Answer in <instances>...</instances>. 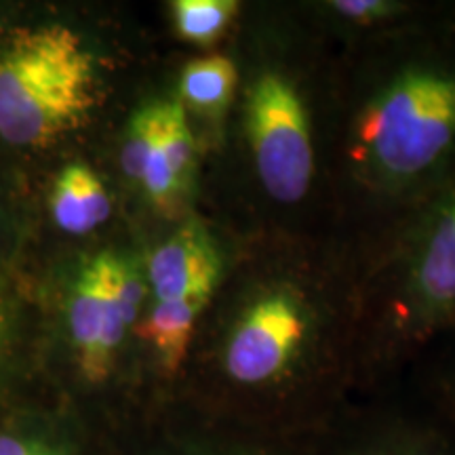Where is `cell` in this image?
I'll return each instance as SVG.
<instances>
[{
    "label": "cell",
    "instance_id": "52a82bcc",
    "mask_svg": "<svg viewBox=\"0 0 455 455\" xmlns=\"http://www.w3.org/2000/svg\"><path fill=\"white\" fill-rule=\"evenodd\" d=\"M112 203L106 186L87 164L74 163L61 171L51 192V215L68 235L83 236L110 218Z\"/></svg>",
    "mask_w": 455,
    "mask_h": 455
},
{
    "label": "cell",
    "instance_id": "8fae6325",
    "mask_svg": "<svg viewBox=\"0 0 455 455\" xmlns=\"http://www.w3.org/2000/svg\"><path fill=\"white\" fill-rule=\"evenodd\" d=\"M158 155L167 167L171 180L184 196L195 178L196 144L188 127L186 110L180 101H164L161 135H158Z\"/></svg>",
    "mask_w": 455,
    "mask_h": 455
},
{
    "label": "cell",
    "instance_id": "ba28073f",
    "mask_svg": "<svg viewBox=\"0 0 455 455\" xmlns=\"http://www.w3.org/2000/svg\"><path fill=\"white\" fill-rule=\"evenodd\" d=\"M209 299L156 301L141 323L138 333L152 346L158 365L167 378H175L184 367L195 325Z\"/></svg>",
    "mask_w": 455,
    "mask_h": 455
},
{
    "label": "cell",
    "instance_id": "5b68a950",
    "mask_svg": "<svg viewBox=\"0 0 455 455\" xmlns=\"http://www.w3.org/2000/svg\"><path fill=\"white\" fill-rule=\"evenodd\" d=\"M110 253H100L83 266L70 298V338L78 371L89 386L112 378L116 355L133 318L112 287Z\"/></svg>",
    "mask_w": 455,
    "mask_h": 455
},
{
    "label": "cell",
    "instance_id": "2e32d148",
    "mask_svg": "<svg viewBox=\"0 0 455 455\" xmlns=\"http://www.w3.org/2000/svg\"><path fill=\"white\" fill-rule=\"evenodd\" d=\"M436 395H439L443 418L447 419L449 424L455 426V356L453 361L445 365L439 379H436Z\"/></svg>",
    "mask_w": 455,
    "mask_h": 455
},
{
    "label": "cell",
    "instance_id": "e0dca14e",
    "mask_svg": "<svg viewBox=\"0 0 455 455\" xmlns=\"http://www.w3.org/2000/svg\"><path fill=\"white\" fill-rule=\"evenodd\" d=\"M0 455H57L43 443H32L20 436L0 435Z\"/></svg>",
    "mask_w": 455,
    "mask_h": 455
},
{
    "label": "cell",
    "instance_id": "277c9868",
    "mask_svg": "<svg viewBox=\"0 0 455 455\" xmlns=\"http://www.w3.org/2000/svg\"><path fill=\"white\" fill-rule=\"evenodd\" d=\"M247 131L255 169L272 198L298 203L315 173L308 116L293 84L264 74L249 91Z\"/></svg>",
    "mask_w": 455,
    "mask_h": 455
},
{
    "label": "cell",
    "instance_id": "9a60e30c",
    "mask_svg": "<svg viewBox=\"0 0 455 455\" xmlns=\"http://www.w3.org/2000/svg\"><path fill=\"white\" fill-rule=\"evenodd\" d=\"M338 13L350 17V20L371 21L378 17H384L390 13V4L382 3V0H344V3H333Z\"/></svg>",
    "mask_w": 455,
    "mask_h": 455
},
{
    "label": "cell",
    "instance_id": "9c48e42d",
    "mask_svg": "<svg viewBox=\"0 0 455 455\" xmlns=\"http://www.w3.org/2000/svg\"><path fill=\"white\" fill-rule=\"evenodd\" d=\"M339 455H455V426H396L363 436Z\"/></svg>",
    "mask_w": 455,
    "mask_h": 455
},
{
    "label": "cell",
    "instance_id": "ac0fdd59",
    "mask_svg": "<svg viewBox=\"0 0 455 455\" xmlns=\"http://www.w3.org/2000/svg\"><path fill=\"white\" fill-rule=\"evenodd\" d=\"M7 338H9V310H7V304H4V298L0 295V355H3Z\"/></svg>",
    "mask_w": 455,
    "mask_h": 455
},
{
    "label": "cell",
    "instance_id": "4fadbf2b",
    "mask_svg": "<svg viewBox=\"0 0 455 455\" xmlns=\"http://www.w3.org/2000/svg\"><path fill=\"white\" fill-rule=\"evenodd\" d=\"M164 101H152L133 114L131 118L127 135L123 141L121 164L129 180L141 181L146 164L150 161L152 150H155L158 133H161Z\"/></svg>",
    "mask_w": 455,
    "mask_h": 455
},
{
    "label": "cell",
    "instance_id": "7a4b0ae2",
    "mask_svg": "<svg viewBox=\"0 0 455 455\" xmlns=\"http://www.w3.org/2000/svg\"><path fill=\"white\" fill-rule=\"evenodd\" d=\"M363 152L382 173L419 180L455 164V51L409 68L358 127Z\"/></svg>",
    "mask_w": 455,
    "mask_h": 455
},
{
    "label": "cell",
    "instance_id": "5bb4252c",
    "mask_svg": "<svg viewBox=\"0 0 455 455\" xmlns=\"http://www.w3.org/2000/svg\"><path fill=\"white\" fill-rule=\"evenodd\" d=\"M220 430V436L196 443L195 451L186 455H306L289 443L268 439L261 435H247V428H241V435H226Z\"/></svg>",
    "mask_w": 455,
    "mask_h": 455
},
{
    "label": "cell",
    "instance_id": "7c38bea8",
    "mask_svg": "<svg viewBox=\"0 0 455 455\" xmlns=\"http://www.w3.org/2000/svg\"><path fill=\"white\" fill-rule=\"evenodd\" d=\"M238 9L232 0H178L173 4L175 28L181 38L196 44H212L221 36Z\"/></svg>",
    "mask_w": 455,
    "mask_h": 455
},
{
    "label": "cell",
    "instance_id": "30bf717a",
    "mask_svg": "<svg viewBox=\"0 0 455 455\" xmlns=\"http://www.w3.org/2000/svg\"><path fill=\"white\" fill-rule=\"evenodd\" d=\"M236 68L228 57H204L188 64L181 72L180 93L186 104L203 112H221L232 100Z\"/></svg>",
    "mask_w": 455,
    "mask_h": 455
},
{
    "label": "cell",
    "instance_id": "6da1fadb",
    "mask_svg": "<svg viewBox=\"0 0 455 455\" xmlns=\"http://www.w3.org/2000/svg\"><path fill=\"white\" fill-rule=\"evenodd\" d=\"M95 87L93 55L72 28H17L0 43V140L55 144L89 116Z\"/></svg>",
    "mask_w": 455,
    "mask_h": 455
},
{
    "label": "cell",
    "instance_id": "3957f363",
    "mask_svg": "<svg viewBox=\"0 0 455 455\" xmlns=\"http://www.w3.org/2000/svg\"><path fill=\"white\" fill-rule=\"evenodd\" d=\"M306 338L308 321L295 295L272 291L255 299L221 350L220 388L230 392L236 405L278 407L293 401Z\"/></svg>",
    "mask_w": 455,
    "mask_h": 455
},
{
    "label": "cell",
    "instance_id": "8992f818",
    "mask_svg": "<svg viewBox=\"0 0 455 455\" xmlns=\"http://www.w3.org/2000/svg\"><path fill=\"white\" fill-rule=\"evenodd\" d=\"M220 278V249L198 224H188L175 232L148 261V281L156 301L212 299Z\"/></svg>",
    "mask_w": 455,
    "mask_h": 455
}]
</instances>
